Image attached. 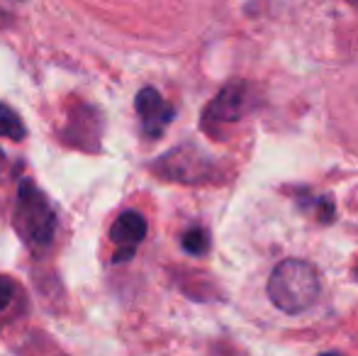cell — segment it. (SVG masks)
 <instances>
[{"mask_svg":"<svg viewBox=\"0 0 358 356\" xmlns=\"http://www.w3.org/2000/svg\"><path fill=\"white\" fill-rule=\"evenodd\" d=\"M268 298L280 313L297 315L310 310L320 298V276L305 259H285L268 278Z\"/></svg>","mask_w":358,"mask_h":356,"instance_id":"1","label":"cell"},{"mask_svg":"<svg viewBox=\"0 0 358 356\" xmlns=\"http://www.w3.org/2000/svg\"><path fill=\"white\" fill-rule=\"evenodd\" d=\"M57 210L29 178L20 180L15 200V229L32 252H44L57 234Z\"/></svg>","mask_w":358,"mask_h":356,"instance_id":"2","label":"cell"},{"mask_svg":"<svg viewBox=\"0 0 358 356\" xmlns=\"http://www.w3.org/2000/svg\"><path fill=\"white\" fill-rule=\"evenodd\" d=\"M154 171L164 178L178 180V183H203V180L213 178L215 166H213V159L205 157L200 149L178 147V149H171L161 159H156Z\"/></svg>","mask_w":358,"mask_h":356,"instance_id":"3","label":"cell"},{"mask_svg":"<svg viewBox=\"0 0 358 356\" xmlns=\"http://www.w3.org/2000/svg\"><path fill=\"white\" fill-rule=\"evenodd\" d=\"M246 98H249V88L241 81H234L222 88L220 93L215 95L213 103L205 108V115H203L205 129H215V127L239 122L246 113Z\"/></svg>","mask_w":358,"mask_h":356,"instance_id":"4","label":"cell"},{"mask_svg":"<svg viewBox=\"0 0 358 356\" xmlns=\"http://www.w3.org/2000/svg\"><path fill=\"white\" fill-rule=\"evenodd\" d=\"M137 113L142 118V127L146 137H161L173 120V108L161 98L156 88H142L137 93Z\"/></svg>","mask_w":358,"mask_h":356,"instance_id":"5","label":"cell"},{"mask_svg":"<svg viewBox=\"0 0 358 356\" xmlns=\"http://www.w3.org/2000/svg\"><path fill=\"white\" fill-rule=\"evenodd\" d=\"M146 237V220L137 210H127L113 222L110 229V239L113 244H117L120 252L115 254V262H129L134 257V249L142 244Z\"/></svg>","mask_w":358,"mask_h":356,"instance_id":"6","label":"cell"},{"mask_svg":"<svg viewBox=\"0 0 358 356\" xmlns=\"http://www.w3.org/2000/svg\"><path fill=\"white\" fill-rule=\"evenodd\" d=\"M24 134H27V129L22 124V118L10 105L0 103V137H8L13 142H22Z\"/></svg>","mask_w":358,"mask_h":356,"instance_id":"7","label":"cell"},{"mask_svg":"<svg viewBox=\"0 0 358 356\" xmlns=\"http://www.w3.org/2000/svg\"><path fill=\"white\" fill-rule=\"evenodd\" d=\"M183 249L193 257H203L210 249V237L203 227H190L188 232L183 234Z\"/></svg>","mask_w":358,"mask_h":356,"instance_id":"8","label":"cell"},{"mask_svg":"<svg viewBox=\"0 0 358 356\" xmlns=\"http://www.w3.org/2000/svg\"><path fill=\"white\" fill-rule=\"evenodd\" d=\"M13 298H15V283L8 276H0V313L13 303Z\"/></svg>","mask_w":358,"mask_h":356,"instance_id":"9","label":"cell"}]
</instances>
